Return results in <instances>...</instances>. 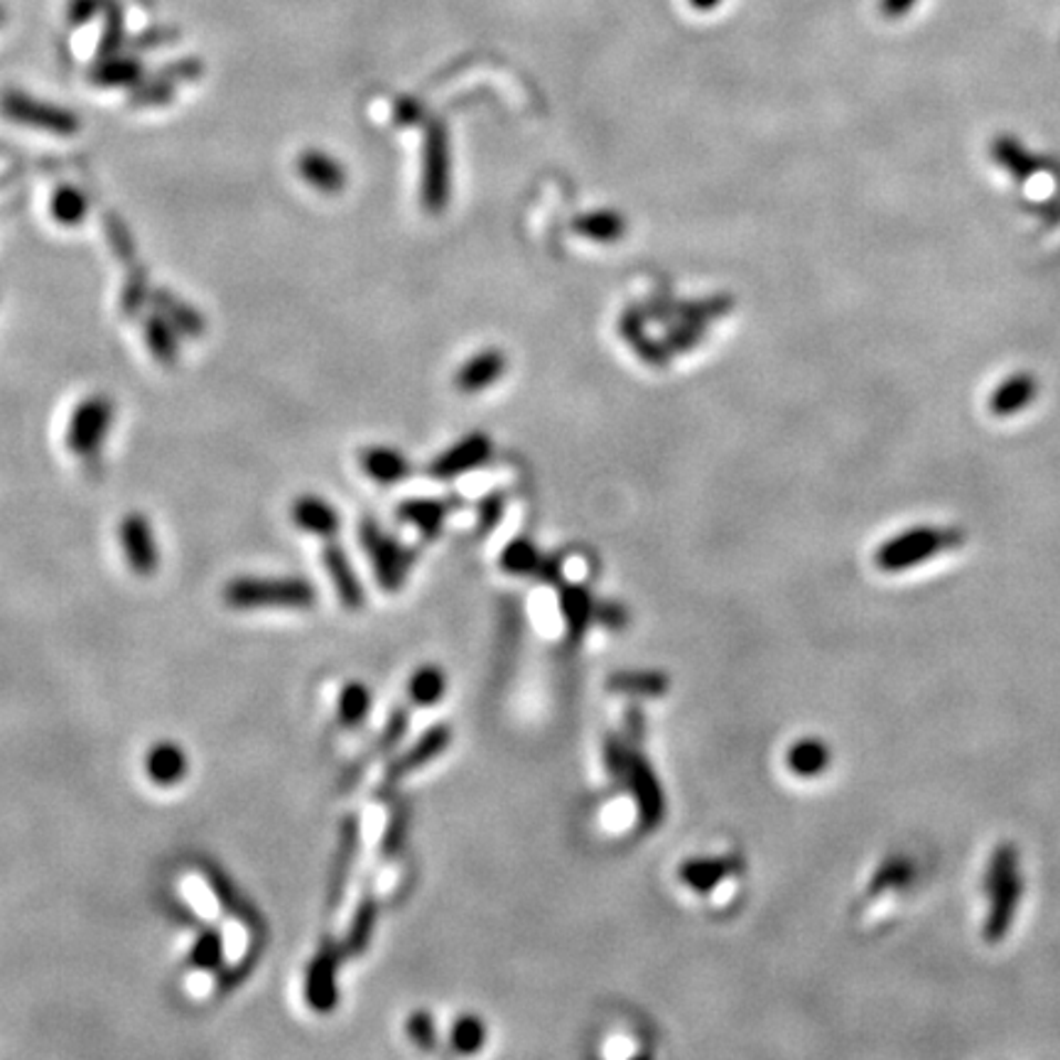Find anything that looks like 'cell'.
<instances>
[{
    "label": "cell",
    "mask_w": 1060,
    "mask_h": 1060,
    "mask_svg": "<svg viewBox=\"0 0 1060 1060\" xmlns=\"http://www.w3.org/2000/svg\"><path fill=\"white\" fill-rule=\"evenodd\" d=\"M1023 894L1021 872H1019V852L1011 842H1001L989 860L987 869V896L989 914L985 920V940L999 943L1011 930L1013 916H1017L1019 898Z\"/></svg>",
    "instance_id": "cell-1"
},
{
    "label": "cell",
    "mask_w": 1060,
    "mask_h": 1060,
    "mask_svg": "<svg viewBox=\"0 0 1060 1060\" xmlns=\"http://www.w3.org/2000/svg\"><path fill=\"white\" fill-rule=\"evenodd\" d=\"M224 601L234 609H307L317 601L315 587L305 577H236L224 587Z\"/></svg>",
    "instance_id": "cell-2"
},
{
    "label": "cell",
    "mask_w": 1060,
    "mask_h": 1060,
    "mask_svg": "<svg viewBox=\"0 0 1060 1060\" xmlns=\"http://www.w3.org/2000/svg\"><path fill=\"white\" fill-rule=\"evenodd\" d=\"M965 533L957 528H910L886 541L874 555L876 567L882 573H904V569L928 563L940 553L960 548Z\"/></svg>",
    "instance_id": "cell-3"
},
{
    "label": "cell",
    "mask_w": 1060,
    "mask_h": 1060,
    "mask_svg": "<svg viewBox=\"0 0 1060 1060\" xmlns=\"http://www.w3.org/2000/svg\"><path fill=\"white\" fill-rule=\"evenodd\" d=\"M113 423V403L106 395H89L74 408L66 425V444L74 457L91 460L99 457V450L104 447L109 438V430Z\"/></svg>",
    "instance_id": "cell-4"
},
{
    "label": "cell",
    "mask_w": 1060,
    "mask_h": 1060,
    "mask_svg": "<svg viewBox=\"0 0 1060 1060\" xmlns=\"http://www.w3.org/2000/svg\"><path fill=\"white\" fill-rule=\"evenodd\" d=\"M341 943L325 938L305 972V1001L315 1013H332L339 1005V965L344 960Z\"/></svg>",
    "instance_id": "cell-5"
},
{
    "label": "cell",
    "mask_w": 1060,
    "mask_h": 1060,
    "mask_svg": "<svg viewBox=\"0 0 1060 1060\" xmlns=\"http://www.w3.org/2000/svg\"><path fill=\"white\" fill-rule=\"evenodd\" d=\"M361 545L369 555L379 585L385 591H395L401 587L408 575L410 560H413L403 545H398L389 533H383L375 521L361 523Z\"/></svg>",
    "instance_id": "cell-6"
},
{
    "label": "cell",
    "mask_w": 1060,
    "mask_h": 1060,
    "mask_svg": "<svg viewBox=\"0 0 1060 1060\" xmlns=\"http://www.w3.org/2000/svg\"><path fill=\"white\" fill-rule=\"evenodd\" d=\"M450 197V141L440 123L432 125L423 151V204L440 212Z\"/></svg>",
    "instance_id": "cell-7"
},
{
    "label": "cell",
    "mask_w": 1060,
    "mask_h": 1060,
    "mask_svg": "<svg viewBox=\"0 0 1060 1060\" xmlns=\"http://www.w3.org/2000/svg\"><path fill=\"white\" fill-rule=\"evenodd\" d=\"M3 111L10 121L30 125V128H40L56 135H72L79 131V119L74 113L52 104H42V101L22 94L6 96Z\"/></svg>",
    "instance_id": "cell-8"
},
{
    "label": "cell",
    "mask_w": 1060,
    "mask_h": 1060,
    "mask_svg": "<svg viewBox=\"0 0 1060 1060\" xmlns=\"http://www.w3.org/2000/svg\"><path fill=\"white\" fill-rule=\"evenodd\" d=\"M359 845H361V817L357 813H351L341 820V827H339L332 874H329V886H327L329 908H339L341 902H344L349 876L359 857Z\"/></svg>",
    "instance_id": "cell-9"
},
{
    "label": "cell",
    "mask_w": 1060,
    "mask_h": 1060,
    "mask_svg": "<svg viewBox=\"0 0 1060 1060\" xmlns=\"http://www.w3.org/2000/svg\"><path fill=\"white\" fill-rule=\"evenodd\" d=\"M119 533H121L125 560H128L133 575L138 577L155 575V569L159 565V553L155 545L151 521H147L143 513H128V516L121 521Z\"/></svg>",
    "instance_id": "cell-10"
},
{
    "label": "cell",
    "mask_w": 1060,
    "mask_h": 1060,
    "mask_svg": "<svg viewBox=\"0 0 1060 1060\" xmlns=\"http://www.w3.org/2000/svg\"><path fill=\"white\" fill-rule=\"evenodd\" d=\"M450 739H452V732L444 724L428 729V732L420 737L413 747L403 751V754L398 757L389 769H385L383 781H381L383 789H391L393 783L405 779L408 773H413L418 769H423L425 763L435 761L442 754V751L450 747Z\"/></svg>",
    "instance_id": "cell-11"
},
{
    "label": "cell",
    "mask_w": 1060,
    "mask_h": 1060,
    "mask_svg": "<svg viewBox=\"0 0 1060 1060\" xmlns=\"http://www.w3.org/2000/svg\"><path fill=\"white\" fill-rule=\"evenodd\" d=\"M488 454H492V442H488V438L482 435V432H476V435L464 438L447 452H442L440 457L430 464V476L454 478L466 474L470 470H476L478 464H484Z\"/></svg>",
    "instance_id": "cell-12"
},
{
    "label": "cell",
    "mask_w": 1060,
    "mask_h": 1060,
    "mask_svg": "<svg viewBox=\"0 0 1060 1060\" xmlns=\"http://www.w3.org/2000/svg\"><path fill=\"white\" fill-rule=\"evenodd\" d=\"M322 563H325V569H327V575L329 579H332V585L337 589V597L339 601L344 604L347 609L351 611H357L363 607V585H361V579L359 575L353 573V567H351V560H349V555L344 553V548H341L339 543H335L332 538H329L325 543V548H322Z\"/></svg>",
    "instance_id": "cell-13"
},
{
    "label": "cell",
    "mask_w": 1060,
    "mask_h": 1060,
    "mask_svg": "<svg viewBox=\"0 0 1060 1060\" xmlns=\"http://www.w3.org/2000/svg\"><path fill=\"white\" fill-rule=\"evenodd\" d=\"M298 173L302 182H307V185L317 192H325V195H339V192L347 187L344 165L329 153L317 151V147L300 153Z\"/></svg>",
    "instance_id": "cell-14"
},
{
    "label": "cell",
    "mask_w": 1060,
    "mask_h": 1060,
    "mask_svg": "<svg viewBox=\"0 0 1060 1060\" xmlns=\"http://www.w3.org/2000/svg\"><path fill=\"white\" fill-rule=\"evenodd\" d=\"M290 518L295 526L300 531L317 535V538H335L341 526L339 511L329 504L327 498L315 496V494H305L300 498H295V504L290 508Z\"/></svg>",
    "instance_id": "cell-15"
},
{
    "label": "cell",
    "mask_w": 1060,
    "mask_h": 1060,
    "mask_svg": "<svg viewBox=\"0 0 1060 1060\" xmlns=\"http://www.w3.org/2000/svg\"><path fill=\"white\" fill-rule=\"evenodd\" d=\"M1039 395V381L1029 371H1019L999 383L989 395V413L995 418H1011L1029 408Z\"/></svg>",
    "instance_id": "cell-16"
},
{
    "label": "cell",
    "mask_w": 1060,
    "mask_h": 1060,
    "mask_svg": "<svg viewBox=\"0 0 1060 1060\" xmlns=\"http://www.w3.org/2000/svg\"><path fill=\"white\" fill-rule=\"evenodd\" d=\"M189 771V759L185 749L175 742H157L145 754V776L151 779L157 789H169L177 785Z\"/></svg>",
    "instance_id": "cell-17"
},
{
    "label": "cell",
    "mask_w": 1060,
    "mask_h": 1060,
    "mask_svg": "<svg viewBox=\"0 0 1060 1060\" xmlns=\"http://www.w3.org/2000/svg\"><path fill=\"white\" fill-rule=\"evenodd\" d=\"M504 371H506L504 353L496 349H486L464 363L454 383H457V389L462 393H478L488 389L492 383H496L501 375H504Z\"/></svg>",
    "instance_id": "cell-18"
},
{
    "label": "cell",
    "mask_w": 1060,
    "mask_h": 1060,
    "mask_svg": "<svg viewBox=\"0 0 1060 1060\" xmlns=\"http://www.w3.org/2000/svg\"><path fill=\"white\" fill-rule=\"evenodd\" d=\"M361 466L379 484H398L410 474V462L398 450L369 447L361 454Z\"/></svg>",
    "instance_id": "cell-19"
},
{
    "label": "cell",
    "mask_w": 1060,
    "mask_h": 1060,
    "mask_svg": "<svg viewBox=\"0 0 1060 1060\" xmlns=\"http://www.w3.org/2000/svg\"><path fill=\"white\" fill-rule=\"evenodd\" d=\"M375 920H379V904H375V898L371 896L361 898L357 910H353L351 916L347 936L344 940H341V948H344L347 957H359L367 953L375 930Z\"/></svg>",
    "instance_id": "cell-20"
},
{
    "label": "cell",
    "mask_w": 1060,
    "mask_h": 1060,
    "mask_svg": "<svg viewBox=\"0 0 1060 1060\" xmlns=\"http://www.w3.org/2000/svg\"><path fill=\"white\" fill-rule=\"evenodd\" d=\"M624 773L626 776H631L634 781V791L638 795V803H641L644 817L648 820V823H656V820L663 815V795H660L658 781L654 779L651 769L638 759H626Z\"/></svg>",
    "instance_id": "cell-21"
},
{
    "label": "cell",
    "mask_w": 1060,
    "mask_h": 1060,
    "mask_svg": "<svg viewBox=\"0 0 1060 1060\" xmlns=\"http://www.w3.org/2000/svg\"><path fill=\"white\" fill-rule=\"evenodd\" d=\"M371 704H373V694L369 686H363L361 680H349L347 686L339 690V698H337L339 722L347 729H357L369 717Z\"/></svg>",
    "instance_id": "cell-22"
},
{
    "label": "cell",
    "mask_w": 1060,
    "mask_h": 1060,
    "mask_svg": "<svg viewBox=\"0 0 1060 1060\" xmlns=\"http://www.w3.org/2000/svg\"><path fill=\"white\" fill-rule=\"evenodd\" d=\"M991 157L999 167H1005L1007 173L1021 182L1029 175H1033L1039 169V163L1023 151V147L1011 138V135H997L995 143H991Z\"/></svg>",
    "instance_id": "cell-23"
},
{
    "label": "cell",
    "mask_w": 1060,
    "mask_h": 1060,
    "mask_svg": "<svg viewBox=\"0 0 1060 1060\" xmlns=\"http://www.w3.org/2000/svg\"><path fill=\"white\" fill-rule=\"evenodd\" d=\"M226 955L224 933L219 928H204L189 948V967L202 972L222 970Z\"/></svg>",
    "instance_id": "cell-24"
},
{
    "label": "cell",
    "mask_w": 1060,
    "mask_h": 1060,
    "mask_svg": "<svg viewBox=\"0 0 1060 1060\" xmlns=\"http://www.w3.org/2000/svg\"><path fill=\"white\" fill-rule=\"evenodd\" d=\"M145 339H147V347H151L153 351V357L159 363H165V367H173L179 353V335H175V327L167 322L165 315H155L147 319Z\"/></svg>",
    "instance_id": "cell-25"
},
{
    "label": "cell",
    "mask_w": 1060,
    "mask_h": 1060,
    "mask_svg": "<svg viewBox=\"0 0 1060 1060\" xmlns=\"http://www.w3.org/2000/svg\"><path fill=\"white\" fill-rule=\"evenodd\" d=\"M444 690H447V678L438 666H423L408 680V698L418 707L440 702Z\"/></svg>",
    "instance_id": "cell-26"
},
{
    "label": "cell",
    "mask_w": 1060,
    "mask_h": 1060,
    "mask_svg": "<svg viewBox=\"0 0 1060 1060\" xmlns=\"http://www.w3.org/2000/svg\"><path fill=\"white\" fill-rule=\"evenodd\" d=\"M207 882L214 888V894L222 902V906L229 910L234 918H241L250 928L258 926V914L248 906L246 898L238 894V888L226 879V874H222L219 869H207Z\"/></svg>",
    "instance_id": "cell-27"
},
{
    "label": "cell",
    "mask_w": 1060,
    "mask_h": 1060,
    "mask_svg": "<svg viewBox=\"0 0 1060 1060\" xmlns=\"http://www.w3.org/2000/svg\"><path fill=\"white\" fill-rule=\"evenodd\" d=\"M86 212H89V199L84 197L82 189H76L72 185L54 189V195L50 199V214L56 224L79 226L86 219Z\"/></svg>",
    "instance_id": "cell-28"
},
{
    "label": "cell",
    "mask_w": 1060,
    "mask_h": 1060,
    "mask_svg": "<svg viewBox=\"0 0 1060 1060\" xmlns=\"http://www.w3.org/2000/svg\"><path fill=\"white\" fill-rule=\"evenodd\" d=\"M830 763V751L817 739H803V742L793 744L789 751V769L797 776H817L823 773Z\"/></svg>",
    "instance_id": "cell-29"
},
{
    "label": "cell",
    "mask_w": 1060,
    "mask_h": 1060,
    "mask_svg": "<svg viewBox=\"0 0 1060 1060\" xmlns=\"http://www.w3.org/2000/svg\"><path fill=\"white\" fill-rule=\"evenodd\" d=\"M398 516H401L408 523H413V526L423 531L425 535H435L442 526L444 516H447V506L440 504V501L415 498V501H405V504H401V508H398Z\"/></svg>",
    "instance_id": "cell-30"
},
{
    "label": "cell",
    "mask_w": 1060,
    "mask_h": 1060,
    "mask_svg": "<svg viewBox=\"0 0 1060 1060\" xmlns=\"http://www.w3.org/2000/svg\"><path fill=\"white\" fill-rule=\"evenodd\" d=\"M575 229L587 238H597V241H617V238L624 234L626 224L619 214L597 212V214L579 216V219L575 222Z\"/></svg>",
    "instance_id": "cell-31"
},
{
    "label": "cell",
    "mask_w": 1060,
    "mask_h": 1060,
    "mask_svg": "<svg viewBox=\"0 0 1060 1060\" xmlns=\"http://www.w3.org/2000/svg\"><path fill=\"white\" fill-rule=\"evenodd\" d=\"M405 835H408V807H405V803H398L391 811L389 825H385V832L381 837V857L383 860L395 857V854L401 852V847H403Z\"/></svg>",
    "instance_id": "cell-32"
},
{
    "label": "cell",
    "mask_w": 1060,
    "mask_h": 1060,
    "mask_svg": "<svg viewBox=\"0 0 1060 1060\" xmlns=\"http://www.w3.org/2000/svg\"><path fill=\"white\" fill-rule=\"evenodd\" d=\"M484 1023L478 1021L476 1017H462L457 1023L452 1026V1046L457 1048L460 1053H474L478 1051V1048H482L484 1043Z\"/></svg>",
    "instance_id": "cell-33"
},
{
    "label": "cell",
    "mask_w": 1060,
    "mask_h": 1060,
    "mask_svg": "<svg viewBox=\"0 0 1060 1060\" xmlns=\"http://www.w3.org/2000/svg\"><path fill=\"white\" fill-rule=\"evenodd\" d=\"M724 872H727L724 862H712V860L690 862L682 866V879H686L692 888H698V892H707V888H712L717 882H720V876Z\"/></svg>",
    "instance_id": "cell-34"
},
{
    "label": "cell",
    "mask_w": 1060,
    "mask_h": 1060,
    "mask_svg": "<svg viewBox=\"0 0 1060 1060\" xmlns=\"http://www.w3.org/2000/svg\"><path fill=\"white\" fill-rule=\"evenodd\" d=\"M405 732H408V710L405 707H398V710L391 712L389 722H385L379 742H375V749L371 751V757L389 754V751H393L398 742L405 737Z\"/></svg>",
    "instance_id": "cell-35"
},
{
    "label": "cell",
    "mask_w": 1060,
    "mask_h": 1060,
    "mask_svg": "<svg viewBox=\"0 0 1060 1060\" xmlns=\"http://www.w3.org/2000/svg\"><path fill=\"white\" fill-rule=\"evenodd\" d=\"M405 1031L410 1036V1041L423 1048V1051H432V1048H435V1043H438L435 1019H432L428 1011L410 1013L408 1021H405Z\"/></svg>",
    "instance_id": "cell-36"
},
{
    "label": "cell",
    "mask_w": 1060,
    "mask_h": 1060,
    "mask_svg": "<svg viewBox=\"0 0 1060 1060\" xmlns=\"http://www.w3.org/2000/svg\"><path fill=\"white\" fill-rule=\"evenodd\" d=\"M563 609L569 621V629H573L575 634L583 631V626L589 617V597L585 595V591H579L577 587L569 589L563 599Z\"/></svg>",
    "instance_id": "cell-37"
},
{
    "label": "cell",
    "mask_w": 1060,
    "mask_h": 1060,
    "mask_svg": "<svg viewBox=\"0 0 1060 1060\" xmlns=\"http://www.w3.org/2000/svg\"><path fill=\"white\" fill-rule=\"evenodd\" d=\"M535 563H538V555L528 543H513L504 553V567L508 573H533Z\"/></svg>",
    "instance_id": "cell-38"
},
{
    "label": "cell",
    "mask_w": 1060,
    "mask_h": 1060,
    "mask_svg": "<svg viewBox=\"0 0 1060 1060\" xmlns=\"http://www.w3.org/2000/svg\"><path fill=\"white\" fill-rule=\"evenodd\" d=\"M918 0H879V13L888 20L906 16L910 8H914Z\"/></svg>",
    "instance_id": "cell-39"
},
{
    "label": "cell",
    "mask_w": 1060,
    "mask_h": 1060,
    "mask_svg": "<svg viewBox=\"0 0 1060 1060\" xmlns=\"http://www.w3.org/2000/svg\"><path fill=\"white\" fill-rule=\"evenodd\" d=\"M720 3H722V0H690V6H692L694 10H712V8H717Z\"/></svg>",
    "instance_id": "cell-40"
}]
</instances>
